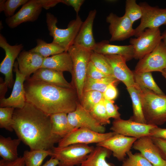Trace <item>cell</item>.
<instances>
[{
    "instance_id": "obj_35",
    "label": "cell",
    "mask_w": 166,
    "mask_h": 166,
    "mask_svg": "<svg viewBox=\"0 0 166 166\" xmlns=\"http://www.w3.org/2000/svg\"><path fill=\"white\" fill-rule=\"evenodd\" d=\"M124 14L133 24L135 21L142 17V11L141 7L136 3V0H127L125 1Z\"/></svg>"
},
{
    "instance_id": "obj_44",
    "label": "cell",
    "mask_w": 166,
    "mask_h": 166,
    "mask_svg": "<svg viewBox=\"0 0 166 166\" xmlns=\"http://www.w3.org/2000/svg\"><path fill=\"white\" fill-rule=\"evenodd\" d=\"M148 136L166 140V128H161L156 126L151 130Z\"/></svg>"
},
{
    "instance_id": "obj_43",
    "label": "cell",
    "mask_w": 166,
    "mask_h": 166,
    "mask_svg": "<svg viewBox=\"0 0 166 166\" xmlns=\"http://www.w3.org/2000/svg\"><path fill=\"white\" fill-rule=\"evenodd\" d=\"M151 138L158 148L161 157L166 161V140L160 139Z\"/></svg>"
},
{
    "instance_id": "obj_24",
    "label": "cell",
    "mask_w": 166,
    "mask_h": 166,
    "mask_svg": "<svg viewBox=\"0 0 166 166\" xmlns=\"http://www.w3.org/2000/svg\"><path fill=\"white\" fill-rule=\"evenodd\" d=\"M41 68L51 69L63 72L72 73L73 63L71 57L68 52L44 58Z\"/></svg>"
},
{
    "instance_id": "obj_1",
    "label": "cell",
    "mask_w": 166,
    "mask_h": 166,
    "mask_svg": "<svg viewBox=\"0 0 166 166\" xmlns=\"http://www.w3.org/2000/svg\"><path fill=\"white\" fill-rule=\"evenodd\" d=\"M13 120L14 130L30 150L52 149L61 139L52 132L50 116L29 102L15 109Z\"/></svg>"
},
{
    "instance_id": "obj_26",
    "label": "cell",
    "mask_w": 166,
    "mask_h": 166,
    "mask_svg": "<svg viewBox=\"0 0 166 166\" xmlns=\"http://www.w3.org/2000/svg\"><path fill=\"white\" fill-rule=\"evenodd\" d=\"M50 116L53 133L61 138L65 136L74 129L69 123L67 113H58L52 114Z\"/></svg>"
},
{
    "instance_id": "obj_17",
    "label": "cell",
    "mask_w": 166,
    "mask_h": 166,
    "mask_svg": "<svg viewBox=\"0 0 166 166\" xmlns=\"http://www.w3.org/2000/svg\"><path fill=\"white\" fill-rule=\"evenodd\" d=\"M136 138L116 134L96 145L105 148L113 152V156L119 161H123L130 151Z\"/></svg>"
},
{
    "instance_id": "obj_15",
    "label": "cell",
    "mask_w": 166,
    "mask_h": 166,
    "mask_svg": "<svg viewBox=\"0 0 166 166\" xmlns=\"http://www.w3.org/2000/svg\"><path fill=\"white\" fill-rule=\"evenodd\" d=\"M14 68L16 77L12 91L9 97L0 99V107H11L15 109H21L24 106L26 102L24 87L26 78L19 72L17 61L15 62Z\"/></svg>"
},
{
    "instance_id": "obj_4",
    "label": "cell",
    "mask_w": 166,
    "mask_h": 166,
    "mask_svg": "<svg viewBox=\"0 0 166 166\" xmlns=\"http://www.w3.org/2000/svg\"><path fill=\"white\" fill-rule=\"evenodd\" d=\"M46 22L49 34L53 38L52 42L58 44L65 49V52H67L73 45L83 22L78 15L75 19L70 21L66 28H59L57 26V18L51 13L48 12L46 14Z\"/></svg>"
},
{
    "instance_id": "obj_48",
    "label": "cell",
    "mask_w": 166,
    "mask_h": 166,
    "mask_svg": "<svg viewBox=\"0 0 166 166\" xmlns=\"http://www.w3.org/2000/svg\"><path fill=\"white\" fill-rule=\"evenodd\" d=\"M59 163V161L56 158L51 157L44 164L41 166H57Z\"/></svg>"
},
{
    "instance_id": "obj_33",
    "label": "cell",
    "mask_w": 166,
    "mask_h": 166,
    "mask_svg": "<svg viewBox=\"0 0 166 166\" xmlns=\"http://www.w3.org/2000/svg\"><path fill=\"white\" fill-rule=\"evenodd\" d=\"M104 99L103 93L96 91H89L83 93L80 103L85 109L90 112Z\"/></svg>"
},
{
    "instance_id": "obj_37",
    "label": "cell",
    "mask_w": 166,
    "mask_h": 166,
    "mask_svg": "<svg viewBox=\"0 0 166 166\" xmlns=\"http://www.w3.org/2000/svg\"><path fill=\"white\" fill-rule=\"evenodd\" d=\"M15 108L11 107L0 108V128H4L10 132L14 129L12 127L13 115Z\"/></svg>"
},
{
    "instance_id": "obj_18",
    "label": "cell",
    "mask_w": 166,
    "mask_h": 166,
    "mask_svg": "<svg viewBox=\"0 0 166 166\" xmlns=\"http://www.w3.org/2000/svg\"><path fill=\"white\" fill-rule=\"evenodd\" d=\"M105 56L111 68L115 78L122 81L127 88L137 86L134 81L133 71L127 66V61L124 57L117 55Z\"/></svg>"
},
{
    "instance_id": "obj_42",
    "label": "cell",
    "mask_w": 166,
    "mask_h": 166,
    "mask_svg": "<svg viewBox=\"0 0 166 166\" xmlns=\"http://www.w3.org/2000/svg\"><path fill=\"white\" fill-rule=\"evenodd\" d=\"M115 83L110 84L103 93L104 99L113 101L118 95V91L115 85Z\"/></svg>"
},
{
    "instance_id": "obj_23",
    "label": "cell",
    "mask_w": 166,
    "mask_h": 166,
    "mask_svg": "<svg viewBox=\"0 0 166 166\" xmlns=\"http://www.w3.org/2000/svg\"><path fill=\"white\" fill-rule=\"evenodd\" d=\"M63 73L49 69L41 68L30 77L60 87L73 88L71 84L65 79Z\"/></svg>"
},
{
    "instance_id": "obj_12",
    "label": "cell",
    "mask_w": 166,
    "mask_h": 166,
    "mask_svg": "<svg viewBox=\"0 0 166 166\" xmlns=\"http://www.w3.org/2000/svg\"><path fill=\"white\" fill-rule=\"evenodd\" d=\"M106 22L109 24L110 42L122 41L134 36L135 29L129 19L124 14L119 17L111 13L107 17Z\"/></svg>"
},
{
    "instance_id": "obj_36",
    "label": "cell",
    "mask_w": 166,
    "mask_h": 166,
    "mask_svg": "<svg viewBox=\"0 0 166 166\" xmlns=\"http://www.w3.org/2000/svg\"><path fill=\"white\" fill-rule=\"evenodd\" d=\"M104 100L96 105L89 112L96 121L103 126L110 123V118L108 116L104 105Z\"/></svg>"
},
{
    "instance_id": "obj_14",
    "label": "cell",
    "mask_w": 166,
    "mask_h": 166,
    "mask_svg": "<svg viewBox=\"0 0 166 166\" xmlns=\"http://www.w3.org/2000/svg\"><path fill=\"white\" fill-rule=\"evenodd\" d=\"M67 117L70 124L74 129L85 128L99 133H105V127L99 123L80 103L75 110L67 114Z\"/></svg>"
},
{
    "instance_id": "obj_21",
    "label": "cell",
    "mask_w": 166,
    "mask_h": 166,
    "mask_svg": "<svg viewBox=\"0 0 166 166\" xmlns=\"http://www.w3.org/2000/svg\"><path fill=\"white\" fill-rule=\"evenodd\" d=\"M44 57L39 54L29 51H22L17 58L19 72L26 79L41 68Z\"/></svg>"
},
{
    "instance_id": "obj_50",
    "label": "cell",
    "mask_w": 166,
    "mask_h": 166,
    "mask_svg": "<svg viewBox=\"0 0 166 166\" xmlns=\"http://www.w3.org/2000/svg\"><path fill=\"white\" fill-rule=\"evenodd\" d=\"M162 40H163V42L166 46V30H165L161 34Z\"/></svg>"
},
{
    "instance_id": "obj_39",
    "label": "cell",
    "mask_w": 166,
    "mask_h": 166,
    "mask_svg": "<svg viewBox=\"0 0 166 166\" xmlns=\"http://www.w3.org/2000/svg\"><path fill=\"white\" fill-rule=\"evenodd\" d=\"M28 0H7L5 2L3 11L7 18L13 16L16 10L23 5Z\"/></svg>"
},
{
    "instance_id": "obj_9",
    "label": "cell",
    "mask_w": 166,
    "mask_h": 166,
    "mask_svg": "<svg viewBox=\"0 0 166 166\" xmlns=\"http://www.w3.org/2000/svg\"><path fill=\"white\" fill-rule=\"evenodd\" d=\"M139 4L141 7L142 15L140 24L135 29V37L146 29L159 28L162 25H166V8L152 6L146 2Z\"/></svg>"
},
{
    "instance_id": "obj_22",
    "label": "cell",
    "mask_w": 166,
    "mask_h": 166,
    "mask_svg": "<svg viewBox=\"0 0 166 166\" xmlns=\"http://www.w3.org/2000/svg\"><path fill=\"white\" fill-rule=\"evenodd\" d=\"M93 51L104 55H117L124 57L126 61L134 58L133 48L131 45H112L107 40L96 43Z\"/></svg>"
},
{
    "instance_id": "obj_30",
    "label": "cell",
    "mask_w": 166,
    "mask_h": 166,
    "mask_svg": "<svg viewBox=\"0 0 166 166\" xmlns=\"http://www.w3.org/2000/svg\"><path fill=\"white\" fill-rule=\"evenodd\" d=\"M36 42V46L29 50L38 53L44 58L65 52V50L63 47L52 42L48 43L44 40L38 38L37 39Z\"/></svg>"
},
{
    "instance_id": "obj_5",
    "label": "cell",
    "mask_w": 166,
    "mask_h": 166,
    "mask_svg": "<svg viewBox=\"0 0 166 166\" xmlns=\"http://www.w3.org/2000/svg\"><path fill=\"white\" fill-rule=\"evenodd\" d=\"M92 51L73 45L67 51L71 57L73 63L71 84L77 92L79 102L83 92Z\"/></svg>"
},
{
    "instance_id": "obj_28",
    "label": "cell",
    "mask_w": 166,
    "mask_h": 166,
    "mask_svg": "<svg viewBox=\"0 0 166 166\" xmlns=\"http://www.w3.org/2000/svg\"><path fill=\"white\" fill-rule=\"evenodd\" d=\"M127 89L131 99L133 109V114L129 119L137 123L146 124L142 110L140 89L137 86Z\"/></svg>"
},
{
    "instance_id": "obj_13",
    "label": "cell",
    "mask_w": 166,
    "mask_h": 166,
    "mask_svg": "<svg viewBox=\"0 0 166 166\" xmlns=\"http://www.w3.org/2000/svg\"><path fill=\"white\" fill-rule=\"evenodd\" d=\"M157 126L135 122L129 119L114 120L110 129L115 134L137 139L149 136L151 129Z\"/></svg>"
},
{
    "instance_id": "obj_51",
    "label": "cell",
    "mask_w": 166,
    "mask_h": 166,
    "mask_svg": "<svg viewBox=\"0 0 166 166\" xmlns=\"http://www.w3.org/2000/svg\"><path fill=\"white\" fill-rule=\"evenodd\" d=\"M6 0H0V12L3 11L4 4Z\"/></svg>"
},
{
    "instance_id": "obj_31",
    "label": "cell",
    "mask_w": 166,
    "mask_h": 166,
    "mask_svg": "<svg viewBox=\"0 0 166 166\" xmlns=\"http://www.w3.org/2000/svg\"><path fill=\"white\" fill-rule=\"evenodd\" d=\"M52 154V149L25 150L22 157L25 166H41L44 159Z\"/></svg>"
},
{
    "instance_id": "obj_45",
    "label": "cell",
    "mask_w": 166,
    "mask_h": 166,
    "mask_svg": "<svg viewBox=\"0 0 166 166\" xmlns=\"http://www.w3.org/2000/svg\"><path fill=\"white\" fill-rule=\"evenodd\" d=\"M84 1V0H62V3L73 7L78 15L81 7Z\"/></svg>"
},
{
    "instance_id": "obj_46",
    "label": "cell",
    "mask_w": 166,
    "mask_h": 166,
    "mask_svg": "<svg viewBox=\"0 0 166 166\" xmlns=\"http://www.w3.org/2000/svg\"><path fill=\"white\" fill-rule=\"evenodd\" d=\"M0 166H25L23 157L20 156L13 162H9L2 159L0 160Z\"/></svg>"
},
{
    "instance_id": "obj_49",
    "label": "cell",
    "mask_w": 166,
    "mask_h": 166,
    "mask_svg": "<svg viewBox=\"0 0 166 166\" xmlns=\"http://www.w3.org/2000/svg\"><path fill=\"white\" fill-rule=\"evenodd\" d=\"M7 86L5 82L0 83V99L4 98L7 90Z\"/></svg>"
},
{
    "instance_id": "obj_2",
    "label": "cell",
    "mask_w": 166,
    "mask_h": 166,
    "mask_svg": "<svg viewBox=\"0 0 166 166\" xmlns=\"http://www.w3.org/2000/svg\"><path fill=\"white\" fill-rule=\"evenodd\" d=\"M26 101L50 116L75 110L80 103L73 88H63L30 77L24 83Z\"/></svg>"
},
{
    "instance_id": "obj_34",
    "label": "cell",
    "mask_w": 166,
    "mask_h": 166,
    "mask_svg": "<svg viewBox=\"0 0 166 166\" xmlns=\"http://www.w3.org/2000/svg\"><path fill=\"white\" fill-rule=\"evenodd\" d=\"M90 61L98 69L107 76L114 77L111 68L105 55L92 50Z\"/></svg>"
},
{
    "instance_id": "obj_25",
    "label": "cell",
    "mask_w": 166,
    "mask_h": 166,
    "mask_svg": "<svg viewBox=\"0 0 166 166\" xmlns=\"http://www.w3.org/2000/svg\"><path fill=\"white\" fill-rule=\"evenodd\" d=\"M19 139H12L10 137H5L0 136V156L2 159L9 162H13L19 157L17 148L20 143Z\"/></svg>"
},
{
    "instance_id": "obj_6",
    "label": "cell",
    "mask_w": 166,
    "mask_h": 166,
    "mask_svg": "<svg viewBox=\"0 0 166 166\" xmlns=\"http://www.w3.org/2000/svg\"><path fill=\"white\" fill-rule=\"evenodd\" d=\"M95 148L88 144H76L63 147H54L51 157L59 161L58 166H80Z\"/></svg>"
},
{
    "instance_id": "obj_11",
    "label": "cell",
    "mask_w": 166,
    "mask_h": 166,
    "mask_svg": "<svg viewBox=\"0 0 166 166\" xmlns=\"http://www.w3.org/2000/svg\"><path fill=\"white\" fill-rule=\"evenodd\" d=\"M0 47L5 52V56L0 64V72L5 76L4 82L8 87L11 88L14 84L12 71L15 60L22 50V44L11 45L5 38L0 34Z\"/></svg>"
},
{
    "instance_id": "obj_8",
    "label": "cell",
    "mask_w": 166,
    "mask_h": 166,
    "mask_svg": "<svg viewBox=\"0 0 166 166\" xmlns=\"http://www.w3.org/2000/svg\"><path fill=\"white\" fill-rule=\"evenodd\" d=\"M115 134L113 132L100 133L85 128L74 129L59 140L58 146L63 147L76 144H97L105 140Z\"/></svg>"
},
{
    "instance_id": "obj_38",
    "label": "cell",
    "mask_w": 166,
    "mask_h": 166,
    "mask_svg": "<svg viewBox=\"0 0 166 166\" xmlns=\"http://www.w3.org/2000/svg\"><path fill=\"white\" fill-rule=\"evenodd\" d=\"M127 155L128 157L123 161L122 166H153L140 153L133 154L130 151Z\"/></svg>"
},
{
    "instance_id": "obj_27",
    "label": "cell",
    "mask_w": 166,
    "mask_h": 166,
    "mask_svg": "<svg viewBox=\"0 0 166 166\" xmlns=\"http://www.w3.org/2000/svg\"><path fill=\"white\" fill-rule=\"evenodd\" d=\"M111 152L105 148L97 146L79 166H113L106 160Z\"/></svg>"
},
{
    "instance_id": "obj_3",
    "label": "cell",
    "mask_w": 166,
    "mask_h": 166,
    "mask_svg": "<svg viewBox=\"0 0 166 166\" xmlns=\"http://www.w3.org/2000/svg\"><path fill=\"white\" fill-rule=\"evenodd\" d=\"M140 95L146 124L158 126L164 123L166 95L158 94L145 89H140Z\"/></svg>"
},
{
    "instance_id": "obj_52",
    "label": "cell",
    "mask_w": 166,
    "mask_h": 166,
    "mask_svg": "<svg viewBox=\"0 0 166 166\" xmlns=\"http://www.w3.org/2000/svg\"><path fill=\"white\" fill-rule=\"evenodd\" d=\"M161 72L162 76L166 79V69L163 70Z\"/></svg>"
},
{
    "instance_id": "obj_32",
    "label": "cell",
    "mask_w": 166,
    "mask_h": 166,
    "mask_svg": "<svg viewBox=\"0 0 166 166\" xmlns=\"http://www.w3.org/2000/svg\"><path fill=\"white\" fill-rule=\"evenodd\" d=\"M118 81L113 76H109L101 79H93L86 77L84 84L83 92L89 91H96L103 93L110 84L116 83Z\"/></svg>"
},
{
    "instance_id": "obj_16",
    "label": "cell",
    "mask_w": 166,
    "mask_h": 166,
    "mask_svg": "<svg viewBox=\"0 0 166 166\" xmlns=\"http://www.w3.org/2000/svg\"><path fill=\"white\" fill-rule=\"evenodd\" d=\"M42 8L39 0H28L13 16L7 18L6 22L9 27L14 28L23 23L35 21Z\"/></svg>"
},
{
    "instance_id": "obj_19",
    "label": "cell",
    "mask_w": 166,
    "mask_h": 166,
    "mask_svg": "<svg viewBox=\"0 0 166 166\" xmlns=\"http://www.w3.org/2000/svg\"><path fill=\"white\" fill-rule=\"evenodd\" d=\"M132 147L139 151L153 166H164L166 164V161L162 158L158 148L150 137L146 136L137 139Z\"/></svg>"
},
{
    "instance_id": "obj_7",
    "label": "cell",
    "mask_w": 166,
    "mask_h": 166,
    "mask_svg": "<svg viewBox=\"0 0 166 166\" xmlns=\"http://www.w3.org/2000/svg\"><path fill=\"white\" fill-rule=\"evenodd\" d=\"M161 41L159 28L146 29L136 38H131L129 42L133 47L134 58H142L152 52Z\"/></svg>"
},
{
    "instance_id": "obj_41",
    "label": "cell",
    "mask_w": 166,
    "mask_h": 166,
    "mask_svg": "<svg viewBox=\"0 0 166 166\" xmlns=\"http://www.w3.org/2000/svg\"><path fill=\"white\" fill-rule=\"evenodd\" d=\"M108 77L98 69L90 61L88 64L86 72V77L93 79H101Z\"/></svg>"
},
{
    "instance_id": "obj_20",
    "label": "cell",
    "mask_w": 166,
    "mask_h": 166,
    "mask_svg": "<svg viewBox=\"0 0 166 166\" xmlns=\"http://www.w3.org/2000/svg\"><path fill=\"white\" fill-rule=\"evenodd\" d=\"M97 13L95 9L89 11L83 22L74 41L73 45L93 50L96 43L93 34V24Z\"/></svg>"
},
{
    "instance_id": "obj_29",
    "label": "cell",
    "mask_w": 166,
    "mask_h": 166,
    "mask_svg": "<svg viewBox=\"0 0 166 166\" xmlns=\"http://www.w3.org/2000/svg\"><path fill=\"white\" fill-rule=\"evenodd\" d=\"M133 72L135 82L140 89H147L157 94L165 95L154 81L151 72Z\"/></svg>"
},
{
    "instance_id": "obj_47",
    "label": "cell",
    "mask_w": 166,
    "mask_h": 166,
    "mask_svg": "<svg viewBox=\"0 0 166 166\" xmlns=\"http://www.w3.org/2000/svg\"><path fill=\"white\" fill-rule=\"evenodd\" d=\"M42 8L48 10L57 4L62 2V0H39Z\"/></svg>"
},
{
    "instance_id": "obj_53",
    "label": "cell",
    "mask_w": 166,
    "mask_h": 166,
    "mask_svg": "<svg viewBox=\"0 0 166 166\" xmlns=\"http://www.w3.org/2000/svg\"><path fill=\"white\" fill-rule=\"evenodd\" d=\"M164 166H166V164Z\"/></svg>"
},
{
    "instance_id": "obj_10",
    "label": "cell",
    "mask_w": 166,
    "mask_h": 166,
    "mask_svg": "<svg viewBox=\"0 0 166 166\" xmlns=\"http://www.w3.org/2000/svg\"><path fill=\"white\" fill-rule=\"evenodd\" d=\"M166 69V46L162 41L139 61L134 71L136 73L159 71Z\"/></svg>"
},
{
    "instance_id": "obj_40",
    "label": "cell",
    "mask_w": 166,
    "mask_h": 166,
    "mask_svg": "<svg viewBox=\"0 0 166 166\" xmlns=\"http://www.w3.org/2000/svg\"><path fill=\"white\" fill-rule=\"evenodd\" d=\"M114 101L104 100V105L109 118L118 119L121 118V114L118 111L119 107L114 104Z\"/></svg>"
}]
</instances>
